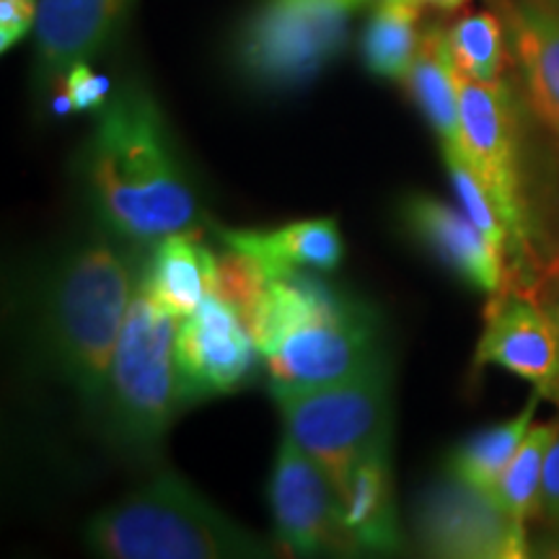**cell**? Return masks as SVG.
<instances>
[{"label": "cell", "mask_w": 559, "mask_h": 559, "mask_svg": "<svg viewBox=\"0 0 559 559\" xmlns=\"http://www.w3.org/2000/svg\"><path fill=\"white\" fill-rule=\"evenodd\" d=\"M539 515H544L547 523L559 528V436L547 456V466H544Z\"/></svg>", "instance_id": "cell-27"}, {"label": "cell", "mask_w": 559, "mask_h": 559, "mask_svg": "<svg viewBox=\"0 0 559 559\" xmlns=\"http://www.w3.org/2000/svg\"><path fill=\"white\" fill-rule=\"evenodd\" d=\"M559 436V419L551 423H536L523 438L521 449L515 451L513 461H510L506 477H502L495 498L510 515L528 523L531 519L539 515L542 506V481H544V466H547V456Z\"/></svg>", "instance_id": "cell-22"}, {"label": "cell", "mask_w": 559, "mask_h": 559, "mask_svg": "<svg viewBox=\"0 0 559 559\" xmlns=\"http://www.w3.org/2000/svg\"><path fill=\"white\" fill-rule=\"evenodd\" d=\"M58 91L68 96L70 109L83 115V111H99L109 102L111 81L107 75L94 73L88 62H75L60 81Z\"/></svg>", "instance_id": "cell-25"}, {"label": "cell", "mask_w": 559, "mask_h": 559, "mask_svg": "<svg viewBox=\"0 0 559 559\" xmlns=\"http://www.w3.org/2000/svg\"><path fill=\"white\" fill-rule=\"evenodd\" d=\"M135 0H39L34 41L37 81L58 88L75 62L102 55L120 32Z\"/></svg>", "instance_id": "cell-14"}, {"label": "cell", "mask_w": 559, "mask_h": 559, "mask_svg": "<svg viewBox=\"0 0 559 559\" xmlns=\"http://www.w3.org/2000/svg\"><path fill=\"white\" fill-rule=\"evenodd\" d=\"M285 436L324 469L342 492L349 472L370 449L389 440L391 376L386 360L349 379L309 389H272Z\"/></svg>", "instance_id": "cell-6"}, {"label": "cell", "mask_w": 559, "mask_h": 559, "mask_svg": "<svg viewBox=\"0 0 559 559\" xmlns=\"http://www.w3.org/2000/svg\"><path fill=\"white\" fill-rule=\"evenodd\" d=\"M81 179L102 228L132 247L198 228L190 174L143 81H124L96 111L81 151Z\"/></svg>", "instance_id": "cell-1"}, {"label": "cell", "mask_w": 559, "mask_h": 559, "mask_svg": "<svg viewBox=\"0 0 559 559\" xmlns=\"http://www.w3.org/2000/svg\"><path fill=\"white\" fill-rule=\"evenodd\" d=\"M340 502L342 521L355 547L379 555L402 549L404 539L391 481L389 440L370 449L353 466L347 485L340 492Z\"/></svg>", "instance_id": "cell-18"}, {"label": "cell", "mask_w": 559, "mask_h": 559, "mask_svg": "<svg viewBox=\"0 0 559 559\" xmlns=\"http://www.w3.org/2000/svg\"><path fill=\"white\" fill-rule=\"evenodd\" d=\"M547 311H549V317H551V321H555V326H557V332H559V288H557V293L555 296H551V300H547Z\"/></svg>", "instance_id": "cell-29"}, {"label": "cell", "mask_w": 559, "mask_h": 559, "mask_svg": "<svg viewBox=\"0 0 559 559\" xmlns=\"http://www.w3.org/2000/svg\"><path fill=\"white\" fill-rule=\"evenodd\" d=\"M474 362L508 370L559 404V332L547 306L531 296L495 293Z\"/></svg>", "instance_id": "cell-12"}, {"label": "cell", "mask_w": 559, "mask_h": 559, "mask_svg": "<svg viewBox=\"0 0 559 559\" xmlns=\"http://www.w3.org/2000/svg\"><path fill=\"white\" fill-rule=\"evenodd\" d=\"M456 86L459 148L498 207L513 249H523L528 241V218L521 185V117L513 91L506 81L479 83L461 75L459 70Z\"/></svg>", "instance_id": "cell-7"}, {"label": "cell", "mask_w": 559, "mask_h": 559, "mask_svg": "<svg viewBox=\"0 0 559 559\" xmlns=\"http://www.w3.org/2000/svg\"><path fill=\"white\" fill-rule=\"evenodd\" d=\"M425 5H430V9L436 11H459L461 5H466L469 0H423Z\"/></svg>", "instance_id": "cell-28"}, {"label": "cell", "mask_w": 559, "mask_h": 559, "mask_svg": "<svg viewBox=\"0 0 559 559\" xmlns=\"http://www.w3.org/2000/svg\"><path fill=\"white\" fill-rule=\"evenodd\" d=\"M270 510L280 544L293 555H353L337 487L290 436L280 443L270 474Z\"/></svg>", "instance_id": "cell-9"}, {"label": "cell", "mask_w": 559, "mask_h": 559, "mask_svg": "<svg viewBox=\"0 0 559 559\" xmlns=\"http://www.w3.org/2000/svg\"><path fill=\"white\" fill-rule=\"evenodd\" d=\"M370 0H260L234 37V68L251 88L283 94L317 79L345 47L347 24Z\"/></svg>", "instance_id": "cell-5"}, {"label": "cell", "mask_w": 559, "mask_h": 559, "mask_svg": "<svg viewBox=\"0 0 559 559\" xmlns=\"http://www.w3.org/2000/svg\"><path fill=\"white\" fill-rule=\"evenodd\" d=\"M423 0H381L373 5L362 32V60L370 73L404 81L423 39Z\"/></svg>", "instance_id": "cell-21"}, {"label": "cell", "mask_w": 559, "mask_h": 559, "mask_svg": "<svg viewBox=\"0 0 559 559\" xmlns=\"http://www.w3.org/2000/svg\"><path fill=\"white\" fill-rule=\"evenodd\" d=\"M407 91L417 109L440 140V151L459 148L461 122H459V86L456 68H453L445 32L432 26L423 32L415 62L404 75Z\"/></svg>", "instance_id": "cell-19"}, {"label": "cell", "mask_w": 559, "mask_h": 559, "mask_svg": "<svg viewBox=\"0 0 559 559\" xmlns=\"http://www.w3.org/2000/svg\"><path fill=\"white\" fill-rule=\"evenodd\" d=\"M383 360L379 319L366 304L313 321L264 353L272 389L324 386Z\"/></svg>", "instance_id": "cell-10"}, {"label": "cell", "mask_w": 559, "mask_h": 559, "mask_svg": "<svg viewBox=\"0 0 559 559\" xmlns=\"http://www.w3.org/2000/svg\"><path fill=\"white\" fill-rule=\"evenodd\" d=\"M542 400L544 396L539 391H534L526 407L515 412L513 417L502 419L492 428L472 432L469 438L461 440L449 456V474L466 481V485L481 489V492H498L510 461H513L515 451L521 449L523 438H526L531 425H534V415Z\"/></svg>", "instance_id": "cell-20"}, {"label": "cell", "mask_w": 559, "mask_h": 559, "mask_svg": "<svg viewBox=\"0 0 559 559\" xmlns=\"http://www.w3.org/2000/svg\"><path fill=\"white\" fill-rule=\"evenodd\" d=\"M453 66L466 79L479 83L502 81L508 66L506 26L495 13H472L445 32Z\"/></svg>", "instance_id": "cell-23"}, {"label": "cell", "mask_w": 559, "mask_h": 559, "mask_svg": "<svg viewBox=\"0 0 559 559\" xmlns=\"http://www.w3.org/2000/svg\"><path fill=\"white\" fill-rule=\"evenodd\" d=\"M218 280V254L202 241L198 228L171 234L151 247L148 260L140 272V293L158 309L187 319Z\"/></svg>", "instance_id": "cell-16"}, {"label": "cell", "mask_w": 559, "mask_h": 559, "mask_svg": "<svg viewBox=\"0 0 559 559\" xmlns=\"http://www.w3.org/2000/svg\"><path fill=\"white\" fill-rule=\"evenodd\" d=\"M415 536L425 555L445 559H523L531 551L526 523L453 474L419 498Z\"/></svg>", "instance_id": "cell-8"}, {"label": "cell", "mask_w": 559, "mask_h": 559, "mask_svg": "<svg viewBox=\"0 0 559 559\" xmlns=\"http://www.w3.org/2000/svg\"><path fill=\"white\" fill-rule=\"evenodd\" d=\"M181 319L138 293L111 358L102 415L115 449L153 459L181 407H190L177 360Z\"/></svg>", "instance_id": "cell-4"}, {"label": "cell", "mask_w": 559, "mask_h": 559, "mask_svg": "<svg viewBox=\"0 0 559 559\" xmlns=\"http://www.w3.org/2000/svg\"><path fill=\"white\" fill-rule=\"evenodd\" d=\"M443 160H445V169H449L453 192H456L461 210H464V213L472 218L474 226L487 236V241L492 243L502 257H506L508 251H513L510 234L506 223L500 218L498 207H495L492 198L487 194L485 185H481L479 177L469 166V160H466L461 148H443Z\"/></svg>", "instance_id": "cell-24"}, {"label": "cell", "mask_w": 559, "mask_h": 559, "mask_svg": "<svg viewBox=\"0 0 559 559\" xmlns=\"http://www.w3.org/2000/svg\"><path fill=\"white\" fill-rule=\"evenodd\" d=\"M254 353L257 345L239 309L221 293H210L181 321L177 337V360L190 402L239 391L254 373Z\"/></svg>", "instance_id": "cell-11"}, {"label": "cell", "mask_w": 559, "mask_h": 559, "mask_svg": "<svg viewBox=\"0 0 559 559\" xmlns=\"http://www.w3.org/2000/svg\"><path fill=\"white\" fill-rule=\"evenodd\" d=\"M215 239L277 272L296 267L332 272L345 257V243L334 218L296 221L277 228L215 226Z\"/></svg>", "instance_id": "cell-17"}, {"label": "cell", "mask_w": 559, "mask_h": 559, "mask_svg": "<svg viewBox=\"0 0 559 559\" xmlns=\"http://www.w3.org/2000/svg\"><path fill=\"white\" fill-rule=\"evenodd\" d=\"M506 19L531 109L559 135V0H506Z\"/></svg>", "instance_id": "cell-15"}, {"label": "cell", "mask_w": 559, "mask_h": 559, "mask_svg": "<svg viewBox=\"0 0 559 559\" xmlns=\"http://www.w3.org/2000/svg\"><path fill=\"white\" fill-rule=\"evenodd\" d=\"M37 0H0V50L9 52L37 24Z\"/></svg>", "instance_id": "cell-26"}, {"label": "cell", "mask_w": 559, "mask_h": 559, "mask_svg": "<svg viewBox=\"0 0 559 559\" xmlns=\"http://www.w3.org/2000/svg\"><path fill=\"white\" fill-rule=\"evenodd\" d=\"M400 218L412 239L466 285L485 293L502 288L506 257L487 241L464 210L432 194H409L402 202Z\"/></svg>", "instance_id": "cell-13"}, {"label": "cell", "mask_w": 559, "mask_h": 559, "mask_svg": "<svg viewBox=\"0 0 559 559\" xmlns=\"http://www.w3.org/2000/svg\"><path fill=\"white\" fill-rule=\"evenodd\" d=\"M140 272L132 243L109 236L75 243L47 277L41 345L94 415H102L107 400L111 358L140 293Z\"/></svg>", "instance_id": "cell-2"}, {"label": "cell", "mask_w": 559, "mask_h": 559, "mask_svg": "<svg viewBox=\"0 0 559 559\" xmlns=\"http://www.w3.org/2000/svg\"><path fill=\"white\" fill-rule=\"evenodd\" d=\"M88 549L111 559H251L267 542L228 519L179 474L160 472L86 526Z\"/></svg>", "instance_id": "cell-3"}, {"label": "cell", "mask_w": 559, "mask_h": 559, "mask_svg": "<svg viewBox=\"0 0 559 559\" xmlns=\"http://www.w3.org/2000/svg\"><path fill=\"white\" fill-rule=\"evenodd\" d=\"M370 3H373V5H376V3H381V0H370Z\"/></svg>", "instance_id": "cell-30"}]
</instances>
